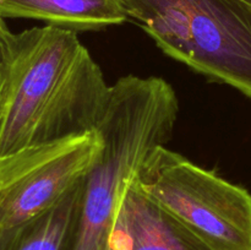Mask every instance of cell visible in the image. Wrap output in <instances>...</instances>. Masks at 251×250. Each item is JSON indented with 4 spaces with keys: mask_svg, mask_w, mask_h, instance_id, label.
I'll list each match as a JSON object with an SVG mask.
<instances>
[{
    "mask_svg": "<svg viewBox=\"0 0 251 250\" xmlns=\"http://www.w3.org/2000/svg\"><path fill=\"white\" fill-rule=\"evenodd\" d=\"M110 86L71 29L16 34L0 100V157L96 131Z\"/></svg>",
    "mask_w": 251,
    "mask_h": 250,
    "instance_id": "1",
    "label": "cell"
},
{
    "mask_svg": "<svg viewBox=\"0 0 251 250\" xmlns=\"http://www.w3.org/2000/svg\"><path fill=\"white\" fill-rule=\"evenodd\" d=\"M176 60L251 98V5L243 0H119Z\"/></svg>",
    "mask_w": 251,
    "mask_h": 250,
    "instance_id": "2",
    "label": "cell"
},
{
    "mask_svg": "<svg viewBox=\"0 0 251 250\" xmlns=\"http://www.w3.org/2000/svg\"><path fill=\"white\" fill-rule=\"evenodd\" d=\"M134 183L213 250H251V195L181 154L157 146Z\"/></svg>",
    "mask_w": 251,
    "mask_h": 250,
    "instance_id": "3",
    "label": "cell"
},
{
    "mask_svg": "<svg viewBox=\"0 0 251 250\" xmlns=\"http://www.w3.org/2000/svg\"><path fill=\"white\" fill-rule=\"evenodd\" d=\"M102 150L97 131L0 157V229L60 202L85 179Z\"/></svg>",
    "mask_w": 251,
    "mask_h": 250,
    "instance_id": "4",
    "label": "cell"
},
{
    "mask_svg": "<svg viewBox=\"0 0 251 250\" xmlns=\"http://www.w3.org/2000/svg\"><path fill=\"white\" fill-rule=\"evenodd\" d=\"M108 250H213L134 183L124 191Z\"/></svg>",
    "mask_w": 251,
    "mask_h": 250,
    "instance_id": "5",
    "label": "cell"
},
{
    "mask_svg": "<svg viewBox=\"0 0 251 250\" xmlns=\"http://www.w3.org/2000/svg\"><path fill=\"white\" fill-rule=\"evenodd\" d=\"M0 16L31 19L71 31H100L127 20L119 0H0Z\"/></svg>",
    "mask_w": 251,
    "mask_h": 250,
    "instance_id": "6",
    "label": "cell"
},
{
    "mask_svg": "<svg viewBox=\"0 0 251 250\" xmlns=\"http://www.w3.org/2000/svg\"><path fill=\"white\" fill-rule=\"evenodd\" d=\"M82 183L42 215L0 229V250H63L80 203Z\"/></svg>",
    "mask_w": 251,
    "mask_h": 250,
    "instance_id": "7",
    "label": "cell"
},
{
    "mask_svg": "<svg viewBox=\"0 0 251 250\" xmlns=\"http://www.w3.org/2000/svg\"><path fill=\"white\" fill-rule=\"evenodd\" d=\"M15 43H16V33L10 31L4 17L0 16V100L14 58Z\"/></svg>",
    "mask_w": 251,
    "mask_h": 250,
    "instance_id": "8",
    "label": "cell"
},
{
    "mask_svg": "<svg viewBox=\"0 0 251 250\" xmlns=\"http://www.w3.org/2000/svg\"><path fill=\"white\" fill-rule=\"evenodd\" d=\"M243 1L248 2V4H249V5H251V0H243Z\"/></svg>",
    "mask_w": 251,
    "mask_h": 250,
    "instance_id": "9",
    "label": "cell"
}]
</instances>
